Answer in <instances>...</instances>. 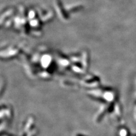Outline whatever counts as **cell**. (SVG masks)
<instances>
[{
  "label": "cell",
  "mask_w": 136,
  "mask_h": 136,
  "mask_svg": "<svg viewBox=\"0 0 136 136\" xmlns=\"http://www.w3.org/2000/svg\"><path fill=\"white\" fill-rule=\"evenodd\" d=\"M74 136H87L82 135V134H76L75 135H74Z\"/></svg>",
  "instance_id": "cell-1"
},
{
  "label": "cell",
  "mask_w": 136,
  "mask_h": 136,
  "mask_svg": "<svg viewBox=\"0 0 136 136\" xmlns=\"http://www.w3.org/2000/svg\"></svg>",
  "instance_id": "cell-2"
}]
</instances>
